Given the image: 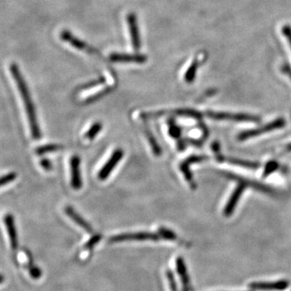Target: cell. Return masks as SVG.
<instances>
[{"label": "cell", "mask_w": 291, "mask_h": 291, "mask_svg": "<svg viewBox=\"0 0 291 291\" xmlns=\"http://www.w3.org/2000/svg\"><path fill=\"white\" fill-rule=\"evenodd\" d=\"M10 71L12 76H13V78H14L15 81H16V85L18 87L20 95L22 96V100L24 101L25 108H26L27 115H28V122H29L32 138L34 139H39L41 138L40 128L38 126L35 108H34L32 100H31V96H30L26 83L24 81L22 75L20 73L18 66L16 63L11 64Z\"/></svg>", "instance_id": "6da1fadb"}, {"label": "cell", "mask_w": 291, "mask_h": 291, "mask_svg": "<svg viewBox=\"0 0 291 291\" xmlns=\"http://www.w3.org/2000/svg\"><path fill=\"white\" fill-rule=\"evenodd\" d=\"M160 236L157 234L150 233V232H137V233L121 234L114 235L110 238V243H120L126 241H147L152 240L157 241Z\"/></svg>", "instance_id": "7a4b0ae2"}, {"label": "cell", "mask_w": 291, "mask_h": 291, "mask_svg": "<svg viewBox=\"0 0 291 291\" xmlns=\"http://www.w3.org/2000/svg\"><path fill=\"white\" fill-rule=\"evenodd\" d=\"M124 156V152L122 149H118L112 154L111 157L108 159V161L104 164V167L100 169L98 177L101 180H104L110 176L111 172L114 171V168L118 165V163L121 161Z\"/></svg>", "instance_id": "3957f363"}, {"label": "cell", "mask_w": 291, "mask_h": 291, "mask_svg": "<svg viewBox=\"0 0 291 291\" xmlns=\"http://www.w3.org/2000/svg\"><path fill=\"white\" fill-rule=\"evenodd\" d=\"M127 23L129 29H130V37L133 48L136 51L139 50L141 47V41H140L139 29H138L137 16L134 13H130L127 16Z\"/></svg>", "instance_id": "277c9868"}, {"label": "cell", "mask_w": 291, "mask_h": 291, "mask_svg": "<svg viewBox=\"0 0 291 291\" xmlns=\"http://www.w3.org/2000/svg\"><path fill=\"white\" fill-rule=\"evenodd\" d=\"M70 172H71V186L74 190H80L82 187V179L80 172V158L78 156H72L70 159Z\"/></svg>", "instance_id": "5b68a950"}, {"label": "cell", "mask_w": 291, "mask_h": 291, "mask_svg": "<svg viewBox=\"0 0 291 291\" xmlns=\"http://www.w3.org/2000/svg\"><path fill=\"white\" fill-rule=\"evenodd\" d=\"M110 59L114 62H136V63H144L147 62L148 58L143 54H110Z\"/></svg>", "instance_id": "8992f818"}, {"label": "cell", "mask_w": 291, "mask_h": 291, "mask_svg": "<svg viewBox=\"0 0 291 291\" xmlns=\"http://www.w3.org/2000/svg\"><path fill=\"white\" fill-rule=\"evenodd\" d=\"M4 224L6 225L12 249L16 250L18 247V240H17V234H16V226H15L13 216L12 214H9V213L7 214L4 217Z\"/></svg>", "instance_id": "52a82bcc"}, {"label": "cell", "mask_w": 291, "mask_h": 291, "mask_svg": "<svg viewBox=\"0 0 291 291\" xmlns=\"http://www.w3.org/2000/svg\"><path fill=\"white\" fill-rule=\"evenodd\" d=\"M65 211H66V215L70 217L76 224H78L80 228H82L83 229L85 230L88 233H92V227H91L82 217H80L78 213H76L74 209H72L70 206H67V207L65 209Z\"/></svg>", "instance_id": "ba28073f"}, {"label": "cell", "mask_w": 291, "mask_h": 291, "mask_svg": "<svg viewBox=\"0 0 291 291\" xmlns=\"http://www.w3.org/2000/svg\"><path fill=\"white\" fill-rule=\"evenodd\" d=\"M61 38H62V40L70 43L75 48L80 50L86 49V44L84 42L80 41L78 38H76L70 32H68L66 30L62 31V33H61Z\"/></svg>", "instance_id": "9c48e42d"}, {"label": "cell", "mask_w": 291, "mask_h": 291, "mask_svg": "<svg viewBox=\"0 0 291 291\" xmlns=\"http://www.w3.org/2000/svg\"><path fill=\"white\" fill-rule=\"evenodd\" d=\"M176 268H177L178 273L180 276L182 282H183L184 291H189L190 289V280H189V276H188L187 272H186V265L184 263L182 258H178L176 261Z\"/></svg>", "instance_id": "30bf717a"}, {"label": "cell", "mask_w": 291, "mask_h": 291, "mask_svg": "<svg viewBox=\"0 0 291 291\" xmlns=\"http://www.w3.org/2000/svg\"><path fill=\"white\" fill-rule=\"evenodd\" d=\"M288 283L286 281H281L275 283H254L251 284V287L253 289H284L287 287Z\"/></svg>", "instance_id": "8fae6325"}, {"label": "cell", "mask_w": 291, "mask_h": 291, "mask_svg": "<svg viewBox=\"0 0 291 291\" xmlns=\"http://www.w3.org/2000/svg\"><path fill=\"white\" fill-rule=\"evenodd\" d=\"M63 149V147L58 144H47V145L42 146L37 149L36 152L38 155H44L50 152H58Z\"/></svg>", "instance_id": "7c38bea8"}, {"label": "cell", "mask_w": 291, "mask_h": 291, "mask_svg": "<svg viewBox=\"0 0 291 291\" xmlns=\"http://www.w3.org/2000/svg\"><path fill=\"white\" fill-rule=\"evenodd\" d=\"M146 135H147V138H148V141H149L150 145L152 147L154 154L157 156H160V154H161V150H160V147L158 145L157 142H156V138L154 137L153 134L151 133V131H150L148 129L146 130Z\"/></svg>", "instance_id": "4fadbf2b"}, {"label": "cell", "mask_w": 291, "mask_h": 291, "mask_svg": "<svg viewBox=\"0 0 291 291\" xmlns=\"http://www.w3.org/2000/svg\"><path fill=\"white\" fill-rule=\"evenodd\" d=\"M102 130V124L100 122H95V123L91 126L88 131L85 134V138L87 139L92 140L93 138H96V136L100 133V130Z\"/></svg>", "instance_id": "5bb4252c"}, {"label": "cell", "mask_w": 291, "mask_h": 291, "mask_svg": "<svg viewBox=\"0 0 291 291\" xmlns=\"http://www.w3.org/2000/svg\"><path fill=\"white\" fill-rule=\"evenodd\" d=\"M101 239V235H95L92 239H90L88 242H87L86 244L84 245V248L85 250H91L93 248L94 246L97 244L100 241Z\"/></svg>", "instance_id": "9a60e30c"}, {"label": "cell", "mask_w": 291, "mask_h": 291, "mask_svg": "<svg viewBox=\"0 0 291 291\" xmlns=\"http://www.w3.org/2000/svg\"><path fill=\"white\" fill-rule=\"evenodd\" d=\"M16 178V172H10L3 176L1 179V186H5L11 182L13 181Z\"/></svg>", "instance_id": "2e32d148"}, {"label": "cell", "mask_w": 291, "mask_h": 291, "mask_svg": "<svg viewBox=\"0 0 291 291\" xmlns=\"http://www.w3.org/2000/svg\"><path fill=\"white\" fill-rule=\"evenodd\" d=\"M105 82V79L104 77H100V79H97V80H94L92 82H89L88 84H85L84 86L81 87V89H89V88H94V87L98 86L100 84H104Z\"/></svg>", "instance_id": "e0dca14e"}, {"label": "cell", "mask_w": 291, "mask_h": 291, "mask_svg": "<svg viewBox=\"0 0 291 291\" xmlns=\"http://www.w3.org/2000/svg\"><path fill=\"white\" fill-rule=\"evenodd\" d=\"M111 91V88H104V90H102L100 92H97V93L94 94L93 96H90L88 98V100H86V102H92L94 101V100H96L99 98L101 97V96H104L106 94L108 93Z\"/></svg>", "instance_id": "ac0fdd59"}, {"label": "cell", "mask_w": 291, "mask_h": 291, "mask_svg": "<svg viewBox=\"0 0 291 291\" xmlns=\"http://www.w3.org/2000/svg\"><path fill=\"white\" fill-rule=\"evenodd\" d=\"M166 275H167V278H168V282H169L171 291H178L176 285H175V278H174L172 272L168 270L166 273Z\"/></svg>", "instance_id": "d6986e66"}, {"label": "cell", "mask_w": 291, "mask_h": 291, "mask_svg": "<svg viewBox=\"0 0 291 291\" xmlns=\"http://www.w3.org/2000/svg\"><path fill=\"white\" fill-rule=\"evenodd\" d=\"M160 235L163 236V237L167 239H171V240H174L175 239V235L173 232H171L169 230L165 229V228H160Z\"/></svg>", "instance_id": "ffe728a7"}, {"label": "cell", "mask_w": 291, "mask_h": 291, "mask_svg": "<svg viewBox=\"0 0 291 291\" xmlns=\"http://www.w3.org/2000/svg\"><path fill=\"white\" fill-rule=\"evenodd\" d=\"M30 274H31V276H32L33 278H38V277H40L41 275H42V272H41L40 269L32 266V267L30 269Z\"/></svg>", "instance_id": "44dd1931"}, {"label": "cell", "mask_w": 291, "mask_h": 291, "mask_svg": "<svg viewBox=\"0 0 291 291\" xmlns=\"http://www.w3.org/2000/svg\"><path fill=\"white\" fill-rule=\"evenodd\" d=\"M41 165L46 170H50L51 168V164L48 160H43L41 162Z\"/></svg>", "instance_id": "7402d4cb"}]
</instances>
